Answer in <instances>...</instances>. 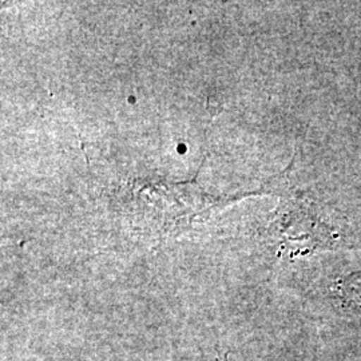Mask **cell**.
I'll use <instances>...</instances> for the list:
<instances>
[{"instance_id":"6da1fadb","label":"cell","mask_w":361,"mask_h":361,"mask_svg":"<svg viewBox=\"0 0 361 361\" xmlns=\"http://www.w3.org/2000/svg\"><path fill=\"white\" fill-rule=\"evenodd\" d=\"M341 298L352 307L361 308V271H356L337 284Z\"/></svg>"}]
</instances>
